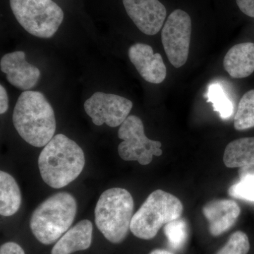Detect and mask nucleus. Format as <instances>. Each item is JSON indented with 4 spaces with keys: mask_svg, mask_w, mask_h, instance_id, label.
<instances>
[{
    "mask_svg": "<svg viewBox=\"0 0 254 254\" xmlns=\"http://www.w3.org/2000/svg\"><path fill=\"white\" fill-rule=\"evenodd\" d=\"M12 120L19 136L33 146L45 147L55 136L54 110L41 92H23L15 105Z\"/></svg>",
    "mask_w": 254,
    "mask_h": 254,
    "instance_id": "f257e3e1",
    "label": "nucleus"
},
{
    "mask_svg": "<svg viewBox=\"0 0 254 254\" xmlns=\"http://www.w3.org/2000/svg\"><path fill=\"white\" fill-rule=\"evenodd\" d=\"M38 163L43 181L52 188L60 189L79 176L86 160L81 147L60 133L43 148Z\"/></svg>",
    "mask_w": 254,
    "mask_h": 254,
    "instance_id": "f03ea898",
    "label": "nucleus"
},
{
    "mask_svg": "<svg viewBox=\"0 0 254 254\" xmlns=\"http://www.w3.org/2000/svg\"><path fill=\"white\" fill-rule=\"evenodd\" d=\"M77 212L74 197L60 192L43 201L33 211L30 227L33 235L43 245L54 243L69 230Z\"/></svg>",
    "mask_w": 254,
    "mask_h": 254,
    "instance_id": "7ed1b4c3",
    "label": "nucleus"
},
{
    "mask_svg": "<svg viewBox=\"0 0 254 254\" xmlns=\"http://www.w3.org/2000/svg\"><path fill=\"white\" fill-rule=\"evenodd\" d=\"M133 199L123 188H112L100 195L95 209V221L103 236L113 244L121 243L128 235L133 218Z\"/></svg>",
    "mask_w": 254,
    "mask_h": 254,
    "instance_id": "20e7f679",
    "label": "nucleus"
},
{
    "mask_svg": "<svg viewBox=\"0 0 254 254\" xmlns=\"http://www.w3.org/2000/svg\"><path fill=\"white\" fill-rule=\"evenodd\" d=\"M183 212L181 200L168 192L156 190L133 215L130 230L142 240H151L168 222L180 218Z\"/></svg>",
    "mask_w": 254,
    "mask_h": 254,
    "instance_id": "39448f33",
    "label": "nucleus"
},
{
    "mask_svg": "<svg viewBox=\"0 0 254 254\" xmlns=\"http://www.w3.org/2000/svg\"><path fill=\"white\" fill-rule=\"evenodd\" d=\"M9 3L20 25L38 38H52L63 23V9L53 0H9Z\"/></svg>",
    "mask_w": 254,
    "mask_h": 254,
    "instance_id": "423d86ee",
    "label": "nucleus"
},
{
    "mask_svg": "<svg viewBox=\"0 0 254 254\" xmlns=\"http://www.w3.org/2000/svg\"><path fill=\"white\" fill-rule=\"evenodd\" d=\"M118 137L123 140L118 146L120 158L125 161H138L142 165L151 163L153 155L160 156L162 143L145 136L143 122L131 115L120 126Z\"/></svg>",
    "mask_w": 254,
    "mask_h": 254,
    "instance_id": "0eeeda50",
    "label": "nucleus"
},
{
    "mask_svg": "<svg viewBox=\"0 0 254 254\" xmlns=\"http://www.w3.org/2000/svg\"><path fill=\"white\" fill-rule=\"evenodd\" d=\"M191 20L186 11L176 9L170 14L162 29L165 54L175 67L186 64L190 53Z\"/></svg>",
    "mask_w": 254,
    "mask_h": 254,
    "instance_id": "6e6552de",
    "label": "nucleus"
},
{
    "mask_svg": "<svg viewBox=\"0 0 254 254\" xmlns=\"http://www.w3.org/2000/svg\"><path fill=\"white\" fill-rule=\"evenodd\" d=\"M133 108L131 100L120 95L96 92L85 102L84 109L94 125L121 126Z\"/></svg>",
    "mask_w": 254,
    "mask_h": 254,
    "instance_id": "1a4fd4ad",
    "label": "nucleus"
},
{
    "mask_svg": "<svg viewBox=\"0 0 254 254\" xmlns=\"http://www.w3.org/2000/svg\"><path fill=\"white\" fill-rule=\"evenodd\" d=\"M128 16L145 35L154 36L163 27L167 10L159 0H123Z\"/></svg>",
    "mask_w": 254,
    "mask_h": 254,
    "instance_id": "9d476101",
    "label": "nucleus"
},
{
    "mask_svg": "<svg viewBox=\"0 0 254 254\" xmlns=\"http://www.w3.org/2000/svg\"><path fill=\"white\" fill-rule=\"evenodd\" d=\"M0 68L10 84L25 91L36 86L41 77L39 68L26 61L23 51L4 55L0 62Z\"/></svg>",
    "mask_w": 254,
    "mask_h": 254,
    "instance_id": "9b49d317",
    "label": "nucleus"
},
{
    "mask_svg": "<svg viewBox=\"0 0 254 254\" xmlns=\"http://www.w3.org/2000/svg\"><path fill=\"white\" fill-rule=\"evenodd\" d=\"M128 58L134 65L141 77L153 84L164 81L167 76V68L163 58L159 53L154 54L149 45L136 43L128 50Z\"/></svg>",
    "mask_w": 254,
    "mask_h": 254,
    "instance_id": "f8f14e48",
    "label": "nucleus"
},
{
    "mask_svg": "<svg viewBox=\"0 0 254 254\" xmlns=\"http://www.w3.org/2000/svg\"><path fill=\"white\" fill-rule=\"evenodd\" d=\"M241 209L235 200H215L209 202L203 208V213L208 220L212 235L218 236L231 228L236 222Z\"/></svg>",
    "mask_w": 254,
    "mask_h": 254,
    "instance_id": "ddd939ff",
    "label": "nucleus"
},
{
    "mask_svg": "<svg viewBox=\"0 0 254 254\" xmlns=\"http://www.w3.org/2000/svg\"><path fill=\"white\" fill-rule=\"evenodd\" d=\"M223 66L232 78L250 76L254 71V43H240L232 47L224 58Z\"/></svg>",
    "mask_w": 254,
    "mask_h": 254,
    "instance_id": "4468645a",
    "label": "nucleus"
},
{
    "mask_svg": "<svg viewBox=\"0 0 254 254\" xmlns=\"http://www.w3.org/2000/svg\"><path fill=\"white\" fill-rule=\"evenodd\" d=\"M93 224L88 220H81L71 227L58 241L52 254H71L88 250L91 245Z\"/></svg>",
    "mask_w": 254,
    "mask_h": 254,
    "instance_id": "2eb2a0df",
    "label": "nucleus"
},
{
    "mask_svg": "<svg viewBox=\"0 0 254 254\" xmlns=\"http://www.w3.org/2000/svg\"><path fill=\"white\" fill-rule=\"evenodd\" d=\"M227 168H242L254 165V137L242 138L229 143L224 153Z\"/></svg>",
    "mask_w": 254,
    "mask_h": 254,
    "instance_id": "dca6fc26",
    "label": "nucleus"
},
{
    "mask_svg": "<svg viewBox=\"0 0 254 254\" xmlns=\"http://www.w3.org/2000/svg\"><path fill=\"white\" fill-rule=\"evenodd\" d=\"M21 195L14 177L6 172H0V214L9 217L19 210Z\"/></svg>",
    "mask_w": 254,
    "mask_h": 254,
    "instance_id": "f3484780",
    "label": "nucleus"
},
{
    "mask_svg": "<svg viewBox=\"0 0 254 254\" xmlns=\"http://www.w3.org/2000/svg\"><path fill=\"white\" fill-rule=\"evenodd\" d=\"M205 98L208 103L213 105L214 111L218 113L222 120H227L232 116L234 113L233 103L220 83L209 85Z\"/></svg>",
    "mask_w": 254,
    "mask_h": 254,
    "instance_id": "a211bd4d",
    "label": "nucleus"
},
{
    "mask_svg": "<svg viewBox=\"0 0 254 254\" xmlns=\"http://www.w3.org/2000/svg\"><path fill=\"white\" fill-rule=\"evenodd\" d=\"M239 175L240 181L230 187L229 194L239 199L254 202V165L240 168Z\"/></svg>",
    "mask_w": 254,
    "mask_h": 254,
    "instance_id": "6ab92c4d",
    "label": "nucleus"
},
{
    "mask_svg": "<svg viewBox=\"0 0 254 254\" xmlns=\"http://www.w3.org/2000/svg\"><path fill=\"white\" fill-rule=\"evenodd\" d=\"M235 129H250L254 127V89L247 92L241 98L235 116Z\"/></svg>",
    "mask_w": 254,
    "mask_h": 254,
    "instance_id": "aec40b11",
    "label": "nucleus"
},
{
    "mask_svg": "<svg viewBox=\"0 0 254 254\" xmlns=\"http://www.w3.org/2000/svg\"><path fill=\"white\" fill-rule=\"evenodd\" d=\"M165 236L174 250H180L185 245L187 239V222L181 218L168 222L164 228Z\"/></svg>",
    "mask_w": 254,
    "mask_h": 254,
    "instance_id": "412c9836",
    "label": "nucleus"
},
{
    "mask_svg": "<svg viewBox=\"0 0 254 254\" xmlns=\"http://www.w3.org/2000/svg\"><path fill=\"white\" fill-rule=\"evenodd\" d=\"M250 249V241L245 232L232 234L225 247L216 254H247Z\"/></svg>",
    "mask_w": 254,
    "mask_h": 254,
    "instance_id": "4be33fe9",
    "label": "nucleus"
},
{
    "mask_svg": "<svg viewBox=\"0 0 254 254\" xmlns=\"http://www.w3.org/2000/svg\"><path fill=\"white\" fill-rule=\"evenodd\" d=\"M0 254H25L24 251L15 242H6L1 246Z\"/></svg>",
    "mask_w": 254,
    "mask_h": 254,
    "instance_id": "5701e85b",
    "label": "nucleus"
},
{
    "mask_svg": "<svg viewBox=\"0 0 254 254\" xmlns=\"http://www.w3.org/2000/svg\"><path fill=\"white\" fill-rule=\"evenodd\" d=\"M236 1L244 14L254 18V0H236Z\"/></svg>",
    "mask_w": 254,
    "mask_h": 254,
    "instance_id": "b1692460",
    "label": "nucleus"
},
{
    "mask_svg": "<svg viewBox=\"0 0 254 254\" xmlns=\"http://www.w3.org/2000/svg\"><path fill=\"white\" fill-rule=\"evenodd\" d=\"M9 108V99H8L7 92L4 87L0 86V114L3 115L7 111Z\"/></svg>",
    "mask_w": 254,
    "mask_h": 254,
    "instance_id": "393cba45",
    "label": "nucleus"
},
{
    "mask_svg": "<svg viewBox=\"0 0 254 254\" xmlns=\"http://www.w3.org/2000/svg\"><path fill=\"white\" fill-rule=\"evenodd\" d=\"M150 254H173L166 250H156L153 251Z\"/></svg>",
    "mask_w": 254,
    "mask_h": 254,
    "instance_id": "a878e982",
    "label": "nucleus"
}]
</instances>
